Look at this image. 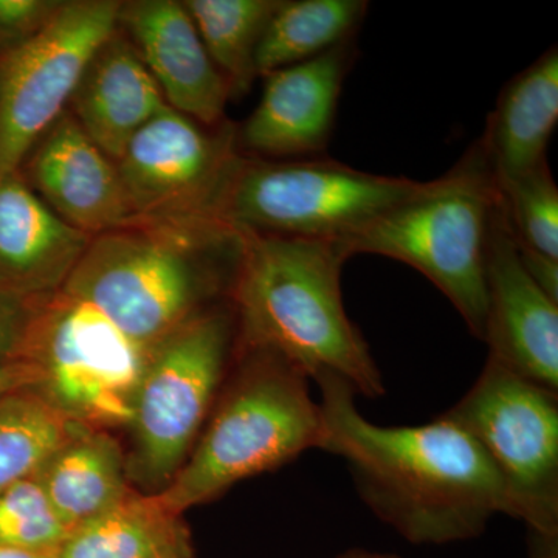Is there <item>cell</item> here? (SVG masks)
<instances>
[{"instance_id":"obj_5","label":"cell","mask_w":558,"mask_h":558,"mask_svg":"<svg viewBox=\"0 0 558 558\" xmlns=\"http://www.w3.org/2000/svg\"><path fill=\"white\" fill-rule=\"evenodd\" d=\"M499 199L478 142L442 178L337 241L347 258L380 255L421 271L449 299L470 332L486 326V255Z\"/></svg>"},{"instance_id":"obj_15","label":"cell","mask_w":558,"mask_h":558,"mask_svg":"<svg viewBox=\"0 0 558 558\" xmlns=\"http://www.w3.org/2000/svg\"><path fill=\"white\" fill-rule=\"evenodd\" d=\"M119 31L131 40L165 101L208 128L222 124L230 87L178 0L120 2Z\"/></svg>"},{"instance_id":"obj_19","label":"cell","mask_w":558,"mask_h":558,"mask_svg":"<svg viewBox=\"0 0 558 558\" xmlns=\"http://www.w3.org/2000/svg\"><path fill=\"white\" fill-rule=\"evenodd\" d=\"M36 478L69 532L116 508L134 490L119 440L108 429L75 422Z\"/></svg>"},{"instance_id":"obj_28","label":"cell","mask_w":558,"mask_h":558,"mask_svg":"<svg viewBox=\"0 0 558 558\" xmlns=\"http://www.w3.org/2000/svg\"><path fill=\"white\" fill-rule=\"evenodd\" d=\"M33 379L35 374L24 359L14 357L0 363V398L16 389L32 387Z\"/></svg>"},{"instance_id":"obj_9","label":"cell","mask_w":558,"mask_h":558,"mask_svg":"<svg viewBox=\"0 0 558 558\" xmlns=\"http://www.w3.org/2000/svg\"><path fill=\"white\" fill-rule=\"evenodd\" d=\"M444 416L486 453L508 515L535 537L558 538V392L487 357L473 387Z\"/></svg>"},{"instance_id":"obj_3","label":"cell","mask_w":558,"mask_h":558,"mask_svg":"<svg viewBox=\"0 0 558 558\" xmlns=\"http://www.w3.org/2000/svg\"><path fill=\"white\" fill-rule=\"evenodd\" d=\"M244 240L230 299L238 343L271 349L315 381L337 377L357 396H384L379 366L344 310L341 269L348 258L337 241Z\"/></svg>"},{"instance_id":"obj_29","label":"cell","mask_w":558,"mask_h":558,"mask_svg":"<svg viewBox=\"0 0 558 558\" xmlns=\"http://www.w3.org/2000/svg\"><path fill=\"white\" fill-rule=\"evenodd\" d=\"M535 537V535H534ZM558 538L535 537L531 558H558Z\"/></svg>"},{"instance_id":"obj_21","label":"cell","mask_w":558,"mask_h":558,"mask_svg":"<svg viewBox=\"0 0 558 558\" xmlns=\"http://www.w3.org/2000/svg\"><path fill=\"white\" fill-rule=\"evenodd\" d=\"M366 11L365 0H281L256 53L259 76L354 39Z\"/></svg>"},{"instance_id":"obj_20","label":"cell","mask_w":558,"mask_h":558,"mask_svg":"<svg viewBox=\"0 0 558 558\" xmlns=\"http://www.w3.org/2000/svg\"><path fill=\"white\" fill-rule=\"evenodd\" d=\"M182 515L132 490L116 508L70 532L50 558H193Z\"/></svg>"},{"instance_id":"obj_22","label":"cell","mask_w":558,"mask_h":558,"mask_svg":"<svg viewBox=\"0 0 558 558\" xmlns=\"http://www.w3.org/2000/svg\"><path fill=\"white\" fill-rule=\"evenodd\" d=\"M281 0H185L191 20L231 97H244L258 78L256 53Z\"/></svg>"},{"instance_id":"obj_31","label":"cell","mask_w":558,"mask_h":558,"mask_svg":"<svg viewBox=\"0 0 558 558\" xmlns=\"http://www.w3.org/2000/svg\"><path fill=\"white\" fill-rule=\"evenodd\" d=\"M0 558H50L44 554L28 553V550L5 548L0 546Z\"/></svg>"},{"instance_id":"obj_10","label":"cell","mask_w":558,"mask_h":558,"mask_svg":"<svg viewBox=\"0 0 558 558\" xmlns=\"http://www.w3.org/2000/svg\"><path fill=\"white\" fill-rule=\"evenodd\" d=\"M117 0H65L53 21L0 61V178L68 109L95 51L119 28Z\"/></svg>"},{"instance_id":"obj_30","label":"cell","mask_w":558,"mask_h":558,"mask_svg":"<svg viewBox=\"0 0 558 558\" xmlns=\"http://www.w3.org/2000/svg\"><path fill=\"white\" fill-rule=\"evenodd\" d=\"M336 558H400L396 556V554L389 553H377V550H368V549H349L347 553L340 554Z\"/></svg>"},{"instance_id":"obj_2","label":"cell","mask_w":558,"mask_h":558,"mask_svg":"<svg viewBox=\"0 0 558 558\" xmlns=\"http://www.w3.org/2000/svg\"><path fill=\"white\" fill-rule=\"evenodd\" d=\"M244 234L218 218L135 220L92 238L62 292L153 348L231 299Z\"/></svg>"},{"instance_id":"obj_23","label":"cell","mask_w":558,"mask_h":558,"mask_svg":"<svg viewBox=\"0 0 558 558\" xmlns=\"http://www.w3.org/2000/svg\"><path fill=\"white\" fill-rule=\"evenodd\" d=\"M72 424L32 387L0 398V494L35 475Z\"/></svg>"},{"instance_id":"obj_25","label":"cell","mask_w":558,"mask_h":558,"mask_svg":"<svg viewBox=\"0 0 558 558\" xmlns=\"http://www.w3.org/2000/svg\"><path fill=\"white\" fill-rule=\"evenodd\" d=\"M69 534L36 473L0 494V546L51 556Z\"/></svg>"},{"instance_id":"obj_16","label":"cell","mask_w":558,"mask_h":558,"mask_svg":"<svg viewBox=\"0 0 558 558\" xmlns=\"http://www.w3.org/2000/svg\"><path fill=\"white\" fill-rule=\"evenodd\" d=\"M90 240L51 211L21 171L0 178V292L25 299L58 292Z\"/></svg>"},{"instance_id":"obj_12","label":"cell","mask_w":558,"mask_h":558,"mask_svg":"<svg viewBox=\"0 0 558 558\" xmlns=\"http://www.w3.org/2000/svg\"><path fill=\"white\" fill-rule=\"evenodd\" d=\"M483 341L488 357L558 392V301L524 267L501 194L488 233Z\"/></svg>"},{"instance_id":"obj_8","label":"cell","mask_w":558,"mask_h":558,"mask_svg":"<svg viewBox=\"0 0 558 558\" xmlns=\"http://www.w3.org/2000/svg\"><path fill=\"white\" fill-rule=\"evenodd\" d=\"M17 357L32 366V388L68 421L130 427L149 349L90 304L62 290L40 296Z\"/></svg>"},{"instance_id":"obj_7","label":"cell","mask_w":558,"mask_h":558,"mask_svg":"<svg viewBox=\"0 0 558 558\" xmlns=\"http://www.w3.org/2000/svg\"><path fill=\"white\" fill-rule=\"evenodd\" d=\"M328 157L266 160L241 156L216 218L253 236L340 241L421 189Z\"/></svg>"},{"instance_id":"obj_17","label":"cell","mask_w":558,"mask_h":558,"mask_svg":"<svg viewBox=\"0 0 558 558\" xmlns=\"http://www.w3.org/2000/svg\"><path fill=\"white\" fill-rule=\"evenodd\" d=\"M167 106L137 50L117 28L95 51L68 109L81 130L117 163L134 135Z\"/></svg>"},{"instance_id":"obj_14","label":"cell","mask_w":558,"mask_h":558,"mask_svg":"<svg viewBox=\"0 0 558 558\" xmlns=\"http://www.w3.org/2000/svg\"><path fill=\"white\" fill-rule=\"evenodd\" d=\"M20 171L51 211L87 236L137 220L116 161L81 130L69 109L40 135Z\"/></svg>"},{"instance_id":"obj_1","label":"cell","mask_w":558,"mask_h":558,"mask_svg":"<svg viewBox=\"0 0 558 558\" xmlns=\"http://www.w3.org/2000/svg\"><path fill=\"white\" fill-rule=\"evenodd\" d=\"M319 450L344 459L360 497L413 545L480 537L505 488L475 439L446 416L416 427H381L363 417L354 389L323 377Z\"/></svg>"},{"instance_id":"obj_24","label":"cell","mask_w":558,"mask_h":558,"mask_svg":"<svg viewBox=\"0 0 558 558\" xmlns=\"http://www.w3.org/2000/svg\"><path fill=\"white\" fill-rule=\"evenodd\" d=\"M498 190L519 252L558 260V189L548 160Z\"/></svg>"},{"instance_id":"obj_6","label":"cell","mask_w":558,"mask_h":558,"mask_svg":"<svg viewBox=\"0 0 558 558\" xmlns=\"http://www.w3.org/2000/svg\"><path fill=\"white\" fill-rule=\"evenodd\" d=\"M236 341V312L229 300L149 349L128 427L130 484L159 494L185 464L227 379Z\"/></svg>"},{"instance_id":"obj_4","label":"cell","mask_w":558,"mask_h":558,"mask_svg":"<svg viewBox=\"0 0 558 558\" xmlns=\"http://www.w3.org/2000/svg\"><path fill=\"white\" fill-rule=\"evenodd\" d=\"M233 359L230 381L220 388L185 464L154 494L175 515L318 449L323 417L310 377L267 348L236 341Z\"/></svg>"},{"instance_id":"obj_18","label":"cell","mask_w":558,"mask_h":558,"mask_svg":"<svg viewBox=\"0 0 558 558\" xmlns=\"http://www.w3.org/2000/svg\"><path fill=\"white\" fill-rule=\"evenodd\" d=\"M558 123V51L550 47L510 80L478 140L497 185L546 160Z\"/></svg>"},{"instance_id":"obj_26","label":"cell","mask_w":558,"mask_h":558,"mask_svg":"<svg viewBox=\"0 0 558 558\" xmlns=\"http://www.w3.org/2000/svg\"><path fill=\"white\" fill-rule=\"evenodd\" d=\"M62 5L64 0H0V61L35 39Z\"/></svg>"},{"instance_id":"obj_27","label":"cell","mask_w":558,"mask_h":558,"mask_svg":"<svg viewBox=\"0 0 558 558\" xmlns=\"http://www.w3.org/2000/svg\"><path fill=\"white\" fill-rule=\"evenodd\" d=\"M36 301L0 292V363L20 355Z\"/></svg>"},{"instance_id":"obj_13","label":"cell","mask_w":558,"mask_h":558,"mask_svg":"<svg viewBox=\"0 0 558 558\" xmlns=\"http://www.w3.org/2000/svg\"><path fill=\"white\" fill-rule=\"evenodd\" d=\"M354 60L352 39L314 60L264 75L258 106L236 128L242 156L266 160L322 157Z\"/></svg>"},{"instance_id":"obj_11","label":"cell","mask_w":558,"mask_h":558,"mask_svg":"<svg viewBox=\"0 0 558 558\" xmlns=\"http://www.w3.org/2000/svg\"><path fill=\"white\" fill-rule=\"evenodd\" d=\"M241 156L229 120L208 128L167 106L134 135L116 165L135 218H216Z\"/></svg>"}]
</instances>
